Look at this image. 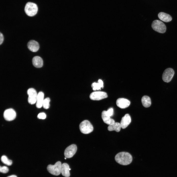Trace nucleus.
<instances>
[{
  "instance_id": "obj_30",
  "label": "nucleus",
  "mask_w": 177,
  "mask_h": 177,
  "mask_svg": "<svg viewBox=\"0 0 177 177\" xmlns=\"http://www.w3.org/2000/svg\"><path fill=\"white\" fill-rule=\"evenodd\" d=\"M71 170V169L70 168V169H69V170Z\"/></svg>"
},
{
  "instance_id": "obj_26",
  "label": "nucleus",
  "mask_w": 177,
  "mask_h": 177,
  "mask_svg": "<svg viewBox=\"0 0 177 177\" xmlns=\"http://www.w3.org/2000/svg\"><path fill=\"white\" fill-rule=\"evenodd\" d=\"M46 114L43 112L39 113L37 116L38 118L40 119H44L46 118Z\"/></svg>"
},
{
  "instance_id": "obj_16",
  "label": "nucleus",
  "mask_w": 177,
  "mask_h": 177,
  "mask_svg": "<svg viewBox=\"0 0 177 177\" xmlns=\"http://www.w3.org/2000/svg\"><path fill=\"white\" fill-rule=\"evenodd\" d=\"M102 117L104 122L109 125L115 122L114 120L107 115L105 113V111H103L102 113Z\"/></svg>"
},
{
  "instance_id": "obj_27",
  "label": "nucleus",
  "mask_w": 177,
  "mask_h": 177,
  "mask_svg": "<svg viewBox=\"0 0 177 177\" xmlns=\"http://www.w3.org/2000/svg\"><path fill=\"white\" fill-rule=\"evenodd\" d=\"M4 40V37L3 34L0 33V44L1 45L2 43Z\"/></svg>"
},
{
  "instance_id": "obj_29",
  "label": "nucleus",
  "mask_w": 177,
  "mask_h": 177,
  "mask_svg": "<svg viewBox=\"0 0 177 177\" xmlns=\"http://www.w3.org/2000/svg\"><path fill=\"white\" fill-rule=\"evenodd\" d=\"M64 159H66V157H65V158H64Z\"/></svg>"
},
{
  "instance_id": "obj_14",
  "label": "nucleus",
  "mask_w": 177,
  "mask_h": 177,
  "mask_svg": "<svg viewBox=\"0 0 177 177\" xmlns=\"http://www.w3.org/2000/svg\"><path fill=\"white\" fill-rule=\"evenodd\" d=\"M33 65L37 68L41 67L43 65V61L42 58L38 56L34 57L32 59Z\"/></svg>"
},
{
  "instance_id": "obj_4",
  "label": "nucleus",
  "mask_w": 177,
  "mask_h": 177,
  "mask_svg": "<svg viewBox=\"0 0 177 177\" xmlns=\"http://www.w3.org/2000/svg\"><path fill=\"white\" fill-rule=\"evenodd\" d=\"M61 163L60 161L57 162L54 165L50 164L47 167L48 172L51 174L58 176L61 173Z\"/></svg>"
},
{
  "instance_id": "obj_24",
  "label": "nucleus",
  "mask_w": 177,
  "mask_h": 177,
  "mask_svg": "<svg viewBox=\"0 0 177 177\" xmlns=\"http://www.w3.org/2000/svg\"><path fill=\"white\" fill-rule=\"evenodd\" d=\"M9 171L8 168L6 166H0V171L1 172L3 173H7Z\"/></svg>"
},
{
  "instance_id": "obj_11",
  "label": "nucleus",
  "mask_w": 177,
  "mask_h": 177,
  "mask_svg": "<svg viewBox=\"0 0 177 177\" xmlns=\"http://www.w3.org/2000/svg\"><path fill=\"white\" fill-rule=\"evenodd\" d=\"M130 101L124 98H119L116 101V104L118 107L121 108H125L128 107L130 104Z\"/></svg>"
},
{
  "instance_id": "obj_15",
  "label": "nucleus",
  "mask_w": 177,
  "mask_h": 177,
  "mask_svg": "<svg viewBox=\"0 0 177 177\" xmlns=\"http://www.w3.org/2000/svg\"><path fill=\"white\" fill-rule=\"evenodd\" d=\"M69 166L66 163H63L61 165V173L62 176L65 177H69L70 174Z\"/></svg>"
},
{
  "instance_id": "obj_10",
  "label": "nucleus",
  "mask_w": 177,
  "mask_h": 177,
  "mask_svg": "<svg viewBox=\"0 0 177 177\" xmlns=\"http://www.w3.org/2000/svg\"><path fill=\"white\" fill-rule=\"evenodd\" d=\"M77 150L76 145H71L67 147L64 152V155L65 157L70 158L72 157L75 154Z\"/></svg>"
},
{
  "instance_id": "obj_23",
  "label": "nucleus",
  "mask_w": 177,
  "mask_h": 177,
  "mask_svg": "<svg viewBox=\"0 0 177 177\" xmlns=\"http://www.w3.org/2000/svg\"><path fill=\"white\" fill-rule=\"evenodd\" d=\"M50 101V99L49 98H46L44 100L43 106L44 108L47 109L49 108Z\"/></svg>"
},
{
  "instance_id": "obj_5",
  "label": "nucleus",
  "mask_w": 177,
  "mask_h": 177,
  "mask_svg": "<svg viewBox=\"0 0 177 177\" xmlns=\"http://www.w3.org/2000/svg\"><path fill=\"white\" fill-rule=\"evenodd\" d=\"M151 27L155 31L161 33H164L166 30V27L165 24L161 21L155 20L152 23Z\"/></svg>"
},
{
  "instance_id": "obj_25",
  "label": "nucleus",
  "mask_w": 177,
  "mask_h": 177,
  "mask_svg": "<svg viewBox=\"0 0 177 177\" xmlns=\"http://www.w3.org/2000/svg\"><path fill=\"white\" fill-rule=\"evenodd\" d=\"M113 109L112 108H110L108 109L107 111H105V113L106 115L110 117L113 116Z\"/></svg>"
},
{
  "instance_id": "obj_3",
  "label": "nucleus",
  "mask_w": 177,
  "mask_h": 177,
  "mask_svg": "<svg viewBox=\"0 0 177 177\" xmlns=\"http://www.w3.org/2000/svg\"><path fill=\"white\" fill-rule=\"evenodd\" d=\"M79 127L81 132L85 134L90 133L93 131V129L92 124L87 120H84L81 122Z\"/></svg>"
},
{
  "instance_id": "obj_18",
  "label": "nucleus",
  "mask_w": 177,
  "mask_h": 177,
  "mask_svg": "<svg viewBox=\"0 0 177 177\" xmlns=\"http://www.w3.org/2000/svg\"><path fill=\"white\" fill-rule=\"evenodd\" d=\"M158 16L160 19L165 22H169L172 20V18L170 15L164 12L159 13Z\"/></svg>"
},
{
  "instance_id": "obj_6",
  "label": "nucleus",
  "mask_w": 177,
  "mask_h": 177,
  "mask_svg": "<svg viewBox=\"0 0 177 177\" xmlns=\"http://www.w3.org/2000/svg\"><path fill=\"white\" fill-rule=\"evenodd\" d=\"M29 97L28 101L29 103L31 104L36 103L38 94L36 90L33 88L29 89L27 91Z\"/></svg>"
},
{
  "instance_id": "obj_8",
  "label": "nucleus",
  "mask_w": 177,
  "mask_h": 177,
  "mask_svg": "<svg viewBox=\"0 0 177 177\" xmlns=\"http://www.w3.org/2000/svg\"><path fill=\"white\" fill-rule=\"evenodd\" d=\"M107 97V95L106 93L101 91L93 92L91 93L89 96L91 99L94 100H99Z\"/></svg>"
},
{
  "instance_id": "obj_7",
  "label": "nucleus",
  "mask_w": 177,
  "mask_h": 177,
  "mask_svg": "<svg viewBox=\"0 0 177 177\" xmlns=\"http://www.w3.org/2000/svg\"><path fill=\"white\" fill-rule=\"evenodd\" d=\"M174 74L173 70L171 68L166 69L164 71L162 75V79L165 82H170Z\"/></svg>"
},
{
  "instance_id": "obj_17",
  "label": "nucleus",
  "mask_w": 177,
  "mask_h": 177,
  "mask_svg": "<svg viewBox=\"0 0 177 177\" xmlns=\"http://www.w3.org/2000/svg\"><path fill=\"white\" fill-rule=\"evenodd\" d=\"M44 94L41 91L39 92L38 94L36 106L37 108H40L43 106L44 100Z\"/></svg>"
},
{
  "instance_id": "obj_19",
  "label": "nucleus",
  "mask_w": 177,
  "mask_h": 177,
  "mask_svg": "<svg viewBox=\"0 0 177 177\" xmlns=\"http://www.w3.org/2000/svg\"><path fill=\"white\" fill-rule=\"evenodd\" d=\"M121 128L120 123L115 122L112 124L109 125L108 127V129L109 131H115L117 132H118L120 131Z\"/></svg>"
},
{
  "instance_id": "obj_12",
  "label": "nucleus",
  "mask_w": 177,
  "mask_h": 177,
  "mask_svg": "<svg viewBox=\"0 0 177 177\" xmlns=\"http://www.w3.org/2000/svg\"><path fill=\"white\" fill-rule=\"evenodd\" d=\"M131 122V119L128 114H126L121 119L120 124L121 128L124 129L126 128Z\"/></svg>"
},
{
  "instance_id": "obj_21",
  "label": "nucleus",
  "mask_w": 177,
  "mask_h": 177,
  "mask_svg": "<svg viewBox=\"0 0 177 177\" xmlns=\"http://www.w3.org/2000/svg\"><path fill=\"white\" fill-rule=\"evenodd\" d=\"M91 87L94 90L101 89V88L103 87V83L101 79H99L98 83L94 82L91 85Z\"/></svg>"
},
{
  "instance_id": "obj_22",
  "label": "nucleus",
  "mask_w": 177,
  "mask_h": 177,
  "mask_svg": "<svg viewBox=\"0 0 177 177\" xmlns=\"http://www.w3.org/2000/svg\"><path fill=\"white\" fill-rule=\"evenodd\" d=\"M1 160L2 163L7 165H11L12 164V161L9 159L7 156L5 155L1 156Z\"/></svg>"
},
{
  "instance_id": "obj_20",
  "label": "nucleus",
  "mask_w": 177,
  "mask_h": 177,
  "mask_svg": "<svg viewBox=\"0 0 177 177\" xmlns=\"http://www.w3.org/2000/svg\"><path fill=\"white\" fill-rule=\"evenodd\" d=\"M141 102L143 106L145 107H149L151 104L150 99L147 96H144L142 97Z\"/></svg>"
},
{
  "instance_id": "obj_9",
  "label": "nucleus",
  "mask_w": 177,
  "mask_h": 177,
  "mask_svg": "<svg viewBox=\"0 0 177 177\" xmlns=\"http://www.w3.org/2000/svg\"><path fill=\"white\" fill-rule=\"evenodd\" d=\"M16 116V113L13 109L10 108L6 110L4 112L3 117L5 119L10 121L14 120Z\"/></svg>"
},
{
  "instance_id": "obj_28",
  "label": "nucleus",
  "mask_w": 177,
  "mask_h": 177,
  "mask_svg": "<svg viewBox=\"0 0 177 177\" xmlns=\"http://www.w3.org/2000/svg\"><path fill=\"white\" fill-rule=\"evenodd\" d=\"M7 177H17V176L15 175H11L10 176H9Z\"/></svg>"
},
{
  "instance_id": "obj_13",
  "label": "nucleus",
  "mask_w": 177,
  "mask_h": 177,
  "mask_svg": "<svg viewBox=\"0 0 177 177\" xmlns=\"http://www.w3.org/2000/svg\"><path fill=\"white\" fill-rule=\"evenodd\" d=\"M27 46L30 50L33 52L37 51L39 48L38 43L34 40H31L29 41L27 44Z\"/></svg>"
},
{
  "instance_id": "obj_2",
  "label": "nucleus",
  "mask_w": 177,
  "mask_h": 177,
  "mask_svg": "<svg viewBox=\"0 0 177 177\" xmlns=\"http://www.w3.org/2000/svg\"><path fill=\"white\" fill-rule=\"evenodd\" d=\"M38 8L37 5L33 2H29L26 4L24 11L26 14L28 16H32L37 13Z\"/></svg>"
},
{
  "instance_id": "obj_1",
  "label": "nucleus",
  "mask_w": 177,
  "mask_h": 177,
  "mask_svg": "<svg viewBox=\"0 0 177 177\" xmlns=\"http://www.w3.org/2000/svg\"><path fill=\"white\" fill-rule=\"evenodd\" d=\"M115 160L120 164L126 165L130 164L132 161V157L129 153L122 152L118 153L115 156Z\"/></svg>"
}]
</instances>
